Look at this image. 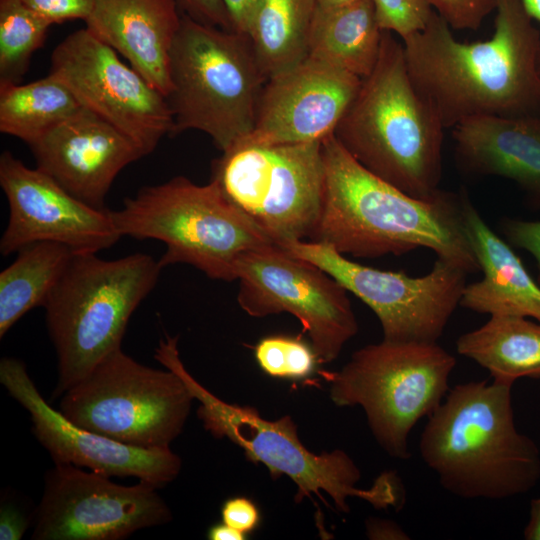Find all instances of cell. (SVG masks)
Masks as SVG:
<instances>
[{
    "label": "cell",
    "instance_id": "obj_12",
    "mask_svg": "<svg viewBox=\"0 0 540 540\" xmlns=\"http://www.w3.org/2000/svg\"><path fill=\"white\" fill-rule=\"evenodd\" d=\"M278 246L319 267L363 301L377 316L386 341L438 342L466 286L468 273L440 258L427 274L413 277L353 262L324 242Z\"/></svg>",
    "mask_w": 540,
    "mask_h": 540
},
{
    "label": "cell",
    "instance_id": "obj_40",
    "mask_svg": "<svg viewBox=\"0 0 540 540\" xmlns=\"http://www.w3.org/2000/svg\"><path fill=\"white\" fill-rule=\"evenodd\" d=\"M246 534L232 528L224 522L215 524L208 529L207 538L210 540H244Z\"/></svg>",
    "mask_w": 540,
    "mask_h": 540
},
{
    "label": "cell",
    "instance_id": "obj_35",
    "mask_svg": "<svg viewBox=\"0 0 540 540\" xmlns=\"http://www.w3.org/2000/svg\"><path fill=\"white\" fill-rule=\"evenodd\" d=\"M221 518L225 524L247 535L258 527L260 512L249 498L232 497L223 503Z\"/></svg>",
    "mask_w": 540,
    "mask_h": 540
},
{
    "label": "cell",
    "instance_id": "obj_37",
    "mask_svg": "<svg viewBox=\"0 0 540 540\" xmlns=\"http://www.w3.org/2000/svg\"><path fill=\"white\" fill-rule=\"evenodd\" d=\"M231 18L233 30L248 34L255 11L261 0H223Z\"/></svg>",
    "mask_w": 540,
    "mask_h": 540
},
{
    "label": "cell",
    "instance_id": "obj_41",
    "mask_svg": "<svg viewBox=\"0 0 540 540\" xmlns=\"http://www.w3.org/2000/svg\"><path fill=\"white\" fill-rule=\"evenodd\" d=\"M522 3L531 18L540 23V0H522Z\"/></svg>",
    "mask_w": 540,
    "mask_h": 540
},
{
    "label": "cell",
    "instance_id": "obj_19",
    "mask_svg": "<svg viewBox=\"0 0 540 540\" xmlns=\"http://www.w3.org/2000/svg\"><path fill=\"white\" fill-rule=\"evenodd\" d=\"M28 146L37 169L97 209H105L119 172L144 156L129 137L84 107Z\"/></svg>",
    "mask_w": 540,
    "mask_h": 540
},
{
    "label": "cell",
    "instance_id": "obj_18",
    "mask_svg": "<svg viewBox=\"0 0 540 540\" xmlns=\"http://www.w3.org/2000/svg\"><path fill=\"white\" fill-rule=\"evenodd\" d=\"M361 82L362 78L307 55L266 80L254 129L245 141L258 144L322 141L334 133Z\"/></svg>",
    "mask_w": 540,
    "mask_h": 540
},
{
    "label": "cell",
    "instance_id": "obj_21",
    "mask_svg": "<svg viewBox=\"0 0 540 540\" xmlns=\"http://www.w3.org/2000/svg\"><path fill=\"white\" fill-rule=\"evenodd\" d=\"M455 159L466 173L514 181L540 206V117L478 116L453 127Z\"/></svg>",
    "mask_w": 540,
    "mask_h": 540
},
{
    "label": "cell",
    "instance_id": "obj_20",
    "mask_svg": "<svg viewBox=\"0 0 540 540\" xmlns=\"http://www.w3.org/2000/svg\"><path fill=\"white\" fill-rule=\"evenodd\" d=\"M181 18L174 0H92L85 24L166 97Z\"/></svg>",
    "mask_w": 540,
    "mask_h": 540
},
{
    "label": "cell",
    "instance_id": "obj_3",
    "mask_svg": "<svg viewBox=\"0 0 540 540\" xmlns=\"http://www.w3.org/2000/svg\"><path fill=\"white\" fill-rule=\"evenodd\" d=\"M419 452L440 485L463 499L512 498L540 480V450L516 428L508 384L482 380L451 388L428 416Z\"/></svg>",
    "mask_w": 540,
    "mask_h": 540
},
{
    "label": "cell",
    "instance_id": "obj_9",
    "mask_svg": "<svg viewBox=\"0 0 540 540\" xmlns=\"http://www.w3.org/2000/svg\"><path fill=\"white\" fill-rule=\"evenodd\" d=\"M455 366V357L438 342L382 340L355 351L339 371L323 375L332 402L361 407L381 448L406 460L412 429L444 400Z\"/></svg>",
    "mask_w": 540,
    "mask_h": 540
},
{
    "label": "cell",
    "instance_id": "obj_8",
    "mask_svg": "<svg viewBox=\"0 0 540 540\" xmlns=\"http://www.w3.org/2000/svg\"><path fill=\"white\" fill-rule=\"evenodd\" d=\"M110 214L121 237L166 245L159 259L162 268L185 263L211 279L236 280L244 254L275 244L211 180L197 185L177 176L143 187Z\"/></svg>",
    "mask_w": 540,
    "mask_h": 540
},
{
    "label": "cell",
    "instance_id": "obj_43",
    "mask_svg": "<svg viewBox=\"0 0 540 540\" xmlns=\"http://www.w3.org/2000/svg\"><path fill=\"white\" fill-rule=\"evenodd\" d=\"M538 115H539V117H540V112H539V114H538Z\"/></svg>",
    "mask_w": 540,
    "mask_h": 540
},
{
    "label": "cell",
    "instance_id": "obj_4",
    "mask_svg": "<svg viewBox=\"0 0 540 540\" xmlns=\"http://www.w3.org/2000/svg\"><path fill=\"white\" fill-rule=\"evenodd\" d=\"M444 129L410 78L403 43L383 31L378 61L334 136L372 174L426 199L440 190Z\"/></svg>",
    "mask_w": 540,
    "mask_h": 540
},
{
    "label": "cell",
    "instance_id": "obj_11",
    "mask_svg": "<svg viewBox=\"0 0 540 540\" xmlns=\"http://www.w3.org/2000/svg\"><path fill=\"white\" fill-rule=\"evenodd\" d=\"M211 181L276 245L311 239L322 215V141L241 142L212 163Z\"/></svg>",
    "mask_w": 540,
    "mask_h": 540
},
{
    "label": "cell",
    "instance_id": "obj_30",
    "mask_svg": "<svg viewBox=\"0 0 540 540\" xmlns=\"http://www.w3.org/2000/svg\"><path fill=\"white\" fill-rule=\"evenodd\" d=\"M382 31L401 39L423 30L435 12L426 0H371Z\"/></svg>",
    "mask_w": 540,
    "mask_h": 540
},
{
    "label": "cell",
    "instance_id": "obj_33",
    "mask_svg": "<svg viewBox=\"0 0 540 540\" xmlns=\"http://www.w3.org/2000/svg\"><path fill=\"white\" fill-rule=\"evenodd\" d=\"M501 230L511 246L523 249L534 257L540 285V221L505 218L501 222Z\"/></svg>",
    "mask_w": 540,
    "mask_h": 540
},
{
    "label": "cell",
    "instance_id": "obj_6",
    "mask_svg": "<svg viewBox=\"0 0 540 540\" xmlns=\"http://www.w3.org/2000/svg\"><path fill=\"white\" fill-rule=\"evenodd\" d=\"M161 269L159 260L144 253L116 260L74 253L43 305L58 359L55 396L121 348L132 313L155 287Z\"/></svg>",
    "mask_w": 540,
    "mask_h": 540
},
{
    "label": "cell",
    "instance_id": "obj_1",
    "mask_svg": "<svg viewBox=\"0 0 540 540\" xmlns=\"http://www.w3.org/2000/svg\"><path fill=\"white\" fill-rule=\"evenodd\" d=\"M495 11L485 41H458L436 12L402 39L410 78L444 128L478 116L540 112L539 31L522 0H497Z\"/></svg>",
    "mask_w": 540,
    "mask_h": 540
},
{
    "label": "cell",
    "instance_id": "obj_36",
    "mask_svg": "<svg viewBox=\"0 0 540 540\" xmlns=\"http://www.w3.org/2000/svg\"><path fill=\"white\" fill-rule=\"evenodd\" d=\"M29 517L12 502H2L0 508V539L20 540L29 526Z\"/></svg>",
    "mask_w": 540,
    "mask_h": 540
},
{
    "label": "cell",
    "instance_id": "obj_26",
    "mask_svg": "<svg viewBox=\"0 0 540 540\" xmlns=\"http://www.w3.org/2000/svg\"><path fill=\"white\" fill-rule=\"evenodd\" d=\"M315 0H261L247 36L268 79L308 55Z\"/></svg>",
    "mask_w": 540,
    "mask_h": 540
},
{
    "label": "cell",
    "instance_id": "obj_2",
    "mask_svg": "<svg viewBox=\"0 0 540 540\" xmlns=\"http://www.w3.org/2000/svg\"><path fill=\"white\" fill-rule=\"evenodd\" d=\"M325 195L309 241L357 258L400 256L418 248L468 274L480 270L464 218L465 191L408 195L359 164L333 134L322 140Z\"/></svg>",
    "mask_w": 540,
    "mask_h": 540
},
{
    "label": "cell",
    "instance_id": "obj_24",
    "mask_svg": "<svg viewBox=\"0 0 540 540\" xmlns=\"http://www.w3.org/2000/svg\"><path fill=\"white\" fill-rule=\"evenodd\" d=\"M456 349L486 369L495 382L513 386L521 378L540 380V321L493 315L462 334Z\"/></svg>",
    "mask_w": 540,
    "mask_h": 540
},
{
    "label": "cell",
    "instance_id": "obj_17",
    "mask_svg": "<svg viewBox=\"0 0 540 540\" xmlns=\"http://www.w3.org/2000/svg\"><path fill=\"white\" fill-rule=\"evenodd\" d=\"M0 382L30 414L32 430L54 463L85 467L108 477H135L161 488L180 473L181 458L166 449H145L82 428L51 407L15 358L0 361Z\"/></svg>",
    "mask_w": 540,
    "mask_h": 540
},
{
    "label": "cell",
    "instance_id": "obj_7",
    "mask_svg": "<svg viewBox=\"0 0 540 540\" xmlns=\"http://www.w3.org/2000/svg\"><path fill=\"white\" fill-rule=\"evenodd\" d=\"M266 80L247 35L182 14L169 57L171 136L198 130L221 152L245 141Z\"/></svg>",
    "mask_w": 540,
    "mask_h": 540
},
{
    "label": "cell",
    "instance_id": "obj_29",
    "mask_svg": "<svg viewBox=\"0 0 540 540\" xmlns=\"http://www.w3.org/2000/svg\"><path fill=\"white\" fill-rule=\"evenodd\" d=\"M255 359L267 375L274 378L303 380L318 368L319 358L301 337L275 334L266 336L254 347Z\"/></svg>",
    "mask_w": 540,
    "mask_h": 540
},
{
    "label": "cell",
    "instance_id": "obj_39",
    "mask_svg": "<svg viewBox=\"0 0 540 540\" xmlns=\"http://www.w3.org/2000/svg\"><path fill=\"white\" fill-rule=\"evenodd\" d=\"M526 540H540V497L530 503V517L524 528Z\"/></svg>",
    "mask_w": 540,
    "mask_h": 540
},
{
    "label": "cell",
    "instance_id": "obj_31",
    "mask_svg": "<svg viewBox=\"0 0 540 540\" xmlns=\"http://www.w3.org/2000/svg\"><path fill=\"white\" fill-rule=\"evenodd\" d=\"M426 1L451 28L457 30H477L497 6V0Z\"/></svg>",
    "mask_w": 540,
    "mask_h": 540
},
{
    "label": "cell",
    "instance_id": "obj_32",
    "mask_svg": "<svg viewBox=\"0 0 540 540\" xmlns=\"http://www.w3.org/2000/svg\"><path fill=\"white\" fill-rule=\"evenodd\" d=\"M24 5L49 20L58 24L71 20L88 18L92 0H19Z\"/></svg>",
    "mask_w": 540,
    "mask_h": 540
},
{
    "label": "cell",
    "instance_id": "obj_22",
    "mask_svg": "<svg viewBox=\"0 0 540 540\" xmlns=\"http://www.w3.org/2000/svg\"><path fill=\"white\" fill-rule=\"evenodd\" d=\"M464 218L483 277L466 284L460 306L490 316H519L540 321V285L511 245L487 225L466 193Z\"/></svg>",
    "mask_w": 540,
    "mask_h": 540
},
{
    "label": "cell",
    "instance_id": "obj_27",
    "mask_svg": "<svg viewBox=\"0 0 540 540\" xmlns=\"http://www.w3.org/2000/svg\"><path fill=\"white\" fill-rule=\"evenodd\" d=\"M79 101L57 78L0 84V131L29 145L76 114Z\"/></svg>",
    "mask_w": 540,
    "mask_h": 540
},
{
    "label": "cell",
    "instance_id": "obj_13",
    "mask_svg": "<svg viewBox=\"0 0 540 540\" xmlns=\"http://www.w3.org/2000/svg\"><path fill=\"white\" fill-rule=\"evenodd\" d=\"M237 300L250 316L290 313L301 323L320 363L334 361L358 332L348 291L332 276L273 244L238 261Z\"/></svg>",
    "mask_w": 540,
    "mask_h": 540
},
{
    "label": "cell",
    "instance_id": "obj_5",
    "mask_svg": "<svg viewBox=\"0 0 540 540\" xmlns=\"http://www.w3.org/2000/svg\"><path fill=\"white\" fill-rule=\"evenodd\" d=\"M176 337L161 340L155 358L175 371L186 383L194 399L200 402L198 416L215 437H226L245 453L247 459L263 464L273 479L289 477L297 487L296 501L325 492L336 508L349 513L347 499L356 497L376 509L393 507L400 510L405 502V489L398 474H380L370 488H358L361 472L343 450L312 453L297 434L290 416L267 420L249 406L229 404L204 388L184 367L177 349Z\"/></svg>",
    "mask_w": 540,
    "mask_h": 540
},
{
    "label": "cell",
    "instance_id": "obj_28",
    "mask_svg": "<svg viewBox=\"0 0 540 540\" xmlns=\"http://www.w3.org/2000/svg\"><path fill=\"white\" fill-rule=\"evenodd\" d=\"M52 25L19 0H0V84L20 83Z\"/></svg>",
    "mask_w": 540,
    "mask_h": 540
},
{
    "label": "cell",
    "instance_id": "obj_23",
    "mask_svg": "<svg viewBox=\"0 0 540 540\" xmlns=\"http://www.w3.org/2000/svg\"><path fill=\"white\" fill-rule=\"evenodd\" d=\"M382 33L371 0L337 8L316 6L308 37V55L363 79L378 61Z\"/></svg>",
    "mask_w": 540,
    "mask_h": 540
},
{
    "label": "cell",
    "instance_id": "obj_42",
    "mask_svg": "<svg viewBox=\"0 0 540 540\" xmlns=\"http://www.w3.org/2000/svg\"><path fill=\"white\" fill-rule=\"evenodd\" d=\"M359 0H315L316 6L320 8H337L355 3Z\"/></svg>",
    "mask_w": 540,
    "mask_h": 540
},
{
    "label": "cell",
    "instance_id": "obj_15",
    "mask_svg": "<svg viewBox=\"0 0 540 540\" xmlns=\"http://www.w3.org/2000/svg\"><path fill=\"white\" fill-rule=\"evenodd\" d=\"M157 489L143 481L120 485L106 475L55 463L45 474L32 539L121 540L163 525L172 515Z\"/></svg>",
    "mask_w": 540,
    "mask_h": 540
},
{
    "label": "cell",
    "instance_id": "obj_34",
    "mask_svg": "<svg viewBox=\"0 0 540 540\" xmlns=\"http://www.w3.org/2000/svg\"><path fill=\"white\" fill-rule=\"evenodd\" d=\"M181 13L204 24L233 30L228 10L223 0H174Z\"/></svg>",
    "mask_w": 540,
    "mask_h": 540
},
{
    "label": "cell",
    "instance_id": "obj_16",
    "mask_svg": "<svg viewBox=\"0 0 540 540\" xmlns=\"http://www.w3.org/2000/svg\"><path fill=\"white\" fill-rule=\"evenodd\" d=\"M0 185L9 204L8 225L0 240L4 256L36 242L60 243L75 253H97L121 237L110 210L80 201L9 151L0 156Z\"/></svg>",
    "mask_w": 540,
    "mask_h": 540
},
{
    "label": "cell",
    "instance_id": "obj_10",
    "mask_svg": "<svg viewBox=\"0 0 540 540\" xmlns=\"http://www.w3.org/2000/svg\"><path fill=\"white\" fill-rule=\"evenodd\" d=\"M147 367L118 348L61 395L74 424L145 449L170 448L194 397L175 371Z\"/></svg>",
    "mask_w": 540,
    "mask_h": 540
},
{
    "label": "cell",
    "instance_id": "obj_25",
    "mask_svg": "<svg viewBox=\"0 0 540 540\" xmlns=\"http://www.w3.org/2000/svg\"><path fill=\"white\" fill-rule=\"evenodd\" d=\"M0 273V337L28 311L45 304L74 251L56 242L21 248Z\"/></svg>",
    "mask_w": 540,
    "mask_h": 540
},
{
    "label": "cell",
    "instance_id": "obj_38",
    "mask_svg": "<svg viewBox=\"0 0 540 540\" xmlns=\"http://www.w3.org/2000/svg\"><path fill=\"white\" fill-rule=\"evenodd\" d=\"M367 536L370 539L407 540L409 535L397 523L387 519L370 518L366 522Z\"/></svg>",
    "mask_w": 540,
    "mask_h": 540
},
{
    "label": "cell",
    "instance_id": "obj_14",
    "mask_svg": "<svg viewBox=\"0 0 540 540\" xmlns=\"http://www.w3.org/2000/svg\"><path fill=\"white\" fill-rule=\"evenodd\" d=\"M89 29L67 35L53 50L50 72L82 107L129 137L145 155L172 134L166 97Z\"/></svg>",
    "mask_w": 540,
    "mask_h": 540
}]
</instances>
